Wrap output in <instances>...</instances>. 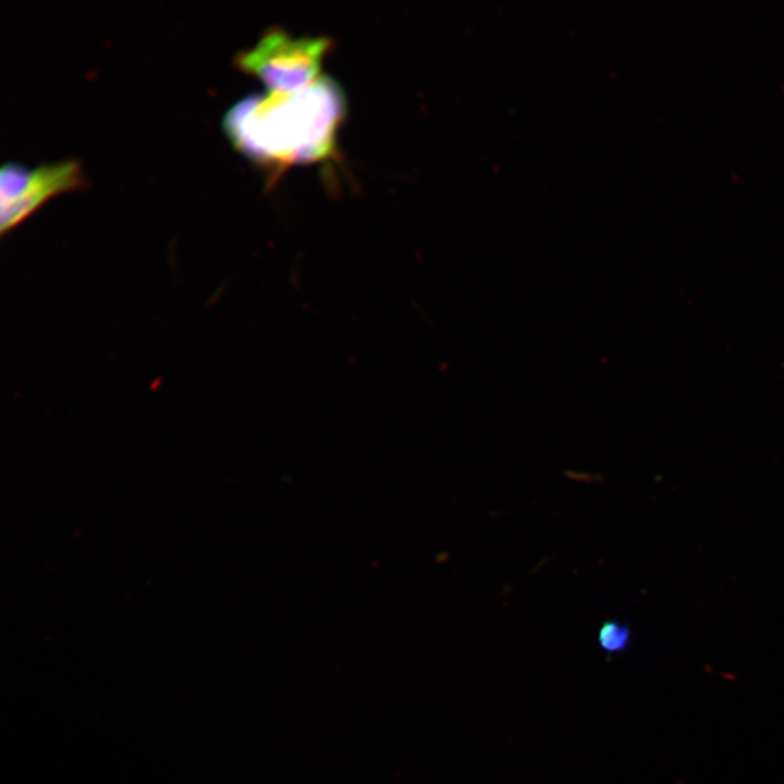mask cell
Listing matches in <instances>:
<instances>
[{
    "instance_id": "cell-2",
    "label": "cell",
    "mask_w": 784,
    "mask_h": 784,
    "mask_svg": "<svg viewBox=\"0 0 784 784\" xmlns=\"http://www.w3.org/2000/svg\"><path fill=\"white\" fill-rule=\"evenodd\" d=\"M327 37H293L281 28H269L249 49L235 56V65L258 78L273 93H292L319 79Z\"/></svg>"
},
{
    "instance_id": "cell-1",
    "label": "cell",
    "mask_w": 784,
    "mask_h": 784,
    "mask_svg": "<svg viewBox=\"0 0 784 784\" xmlns=\"http://www.w3.org/2000/svg\"><path fill=\"white\" fill-rule=\"evenodd\" d=\"M345 107L338 83L321 76L296 91L242 98L225 112L222 128L246 158L279 171L331 157Z\"/></svg>"
},
{
    "instance_id": "cell-3",
    "label": "cell",
    "mask_w": 784,
    "mask_h": 784,
    "mask_svg": "<svg viewBox=\"0 0 784 784\" xmlns=\"http://www.w3.org/2000/svg\"><path fill=\"white\" fill-rule=\"evenodd\" d=\"M87 179L75 159L35 168L7 162L0 173V226L11 230L51 197L86 186Z\"/></svg>"
},
{
    "instance_id": "cell-4",
    "label": "cell",
    "mask_w": 784,
    "mask_h": 784,
    "mask_svg": "<svg viewBox=\"0 0 784 784\" xmlns=\"http://www.w3.org/2000/svg\"><path fill=\"white\" fill-rule=\"evenodd\" d=\"M630 629L626 624L617 621L603 623L598 633V642L607 654H617L625 651L630 644Z\"/></svg>"
}]
</instances>
